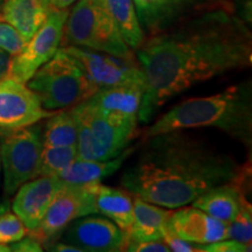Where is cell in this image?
Listing matches in <instances>:
<instances>
[{"label": "cell", "mask_w": 252, "mask_h": 252, "mask_svg": "<svg viewBox=\"0 0 252 252\" xmlns=\"http://www.w3.org/2000/svg\"><path fill=\"white\" fill-rule=\"evenodd\" d=\"M145 77L138 119L150 123L163 104L198 83L252 64L250 31L222 9L151 35L137 49Z\"/></svg>", "instance_id": "cell-1"}, {"label": "cell", "mask_w": 252, "mask_h": 252, "mask_svg": "<svg viewBox=\"0 0 252 252\" xmlns=\"http://www.w3.org/2000/svg\"><path fill=\"white\" fill-rule=\"evenodd\" d=\"M244 171L231 154L179 130L147 138L137 159L123 172L121 184L147 202L176 209L236 180Z\"/></svg>", "instance_id": "cell-2"}, {"label": "cell", "mask_w": 252, "mask_h": 252, "mask_svg": "<svg viewBox=\"0 0 252 252\" xmlns=\"http://www.w3.org/2000/svg\"><path fill=\"white\" fill-rule=\"evenodd\" d=\"M201 127L219 128L251 149V82H242L212 96L196 97L176 104L150 126L146 138L166 132Z\"/></svg>", "instance_id": "cell-3"}, {"label": "cell", "mask_w": 252, "mask_h": 252, "mask_svg": "<svg viewBox=\"0 0 252 252\" xmlns=\"http://www.w3.org/2000/svg\"><path fill=\"white\" fill-rule=\"evenodd\" d=\"M71 111L77 124L78 159H112L127 149L137 130V117L103 111L86 100Z\"/></svg>", "instance_id": "cell-4"}, {"label": "cell", "mask_w": 252, "mask_h": 252, "mask_svg": "<svg viewBox=\"0 0 252 252\" xmlns=\"http://www.w3.org/2000/svg\"><path fill=\"white\" fill-rule=\"evenodd\" d=\"M26 84L49 111L74 108L97 91L81 62L63 48L37 69Z\"/></svg>", "instance_id": "cell-5"}, {"label": "cell", "mask_w": 252, "mask_h": 252, "mask_svg": "<svg viewBox=\"0 0 252 252\" xmlns=\"http://www.w3.org/2000/svg\"><path fill=\"white\" fill-rule=\"evenodd\" d=\"M61 42L134 61L103 0H78L69 12Z\"/></svg>", "instance_id": "cell-6"}, {"label": "cell", "mask_w": 252, "mask_h": 252, "mask_svg": "<svg viewBox=\"0 0 252 252\" xmlns=\"http://www.w3.org/2000/svg\"><path fill=\"white\" fill-rule=\"evenodd\" d=\"M42 150V127L39 125L2 133L0 160L6 195H13L21 185L36 178Z\"/></svg>", "instance_id": "cell-7"}, {"label": "cell", "mask_w": 252, "mask_h": 252, "mask_svg": "<svg viewBox=\"0 0 252 252\" xmlns=\"http://www.w3.org/2000/svg\"><path fill=\"white\" fill-rule=\"evenodd\" d=\"M97 185L98 184H62L39 226L34 231H31L30 235L36 238L40 243L49 247L56 242L63 230L72 220L90 214H96L94 198Z\"/></svg>", "instance_id": "cell-8"}, {"label": "cell", "mask_w": 252, "mask_h": 252, "mask_svg": "<svg viewBox=\"0 0 252 252\" xmlns=\"http://www.w3.org/2000/svg\"><path fill=\"white\" fill-rule=\"evenodd\" d=\"M68 9H50L48 17L19 54L12 56L6 77L27 83L37 69L48 62L61 45Z\"/></svg>", "instance_id": "cell-9"}, {"label": "cell", "mask_w": 252, "mask_h": 252, "mask_svg": "<svg viewBox=\"0 0 252 252\" xmlns=\"http://www.w3.org/2000/svg\"><path fill=\"white\" fill-rule=\"evenodd\" d=\"M63 49L81 62L97 90L132 84L145 86L144 72L134 61L82 47L67 46Z\"/></svg>", "instance_id": "cell-10"}, {"label": "cell", "mask_w": 252, "mask_h": 252, "mask_svg": "<svg viewBox=\"0 0 252 252\" xmlns=\"http://www.w3.org/2000/svg\"><path fill=\"white\" fill-rule=\"evenodd\" d=\"M53 113L43 109L26 83L11 77L0 80V134L36 124Z\"/></svg>", "instance_id": "cell-11"}, {"label": "cell", "mask_w": 252, "mask_h": 252, "mask_svg": "<svg viewBox=\"0 0 252 252\" xmlns=\"http://www.w3.org/2000/svg\"><path fill=\"white\" fill-rule=\"evenodd\" d=\"M60 237L82 252H117L125 250V235L108 217L86 215L69 223Z\"/></svg>", "instance_id": "cell-12"}, {"label": "cell", "mask_w": 252, "mask_h": 252, "mask_svg": "<svg viewBox=\"0 0 252 252\" xmlns=\"http://www.w3.org/2000/svg\"><path fill=\"white\" fill-rule=\"evenodd\" d=\"M62 182L58 175H41L25 182L15 191L12 209L28 232L39 226Z\"/></svg>", "instance_id": "cell-13"}, {"label": "cell", "mask_w": 252, "mask_h": 252, "mask_svg": "<svg viewBox=\"0 0 252 252\" xmlns=\"http://www.w3.org/2000/svg\"><path fill=\"white\" fill-rule=\"evenodd\" d=\"M145 35H154L175 26L194 12L208 7L213 0H133Z\"/></svg>", "instance_id": "cell-14"}, {"label": "cell", "mask_w": 252, "mask_h": 252, "mask_svg": "<svg viewBox=\"0 0 252 252\" xmlns=\"http://www.w3.org/2000/svg\"><path fill=\"white\" fill-rule=\"evenodd\" d=\"M172 213L167 229L178 237L195 244H209L229 238V223L214 219L195 207Z\"/></svg>", "instance_id": "cell-15"}, {"label": "cell", "mask_w": 252, "mask_h": 252, "mask_svg": "<svg viewBox=\"0 0 252 252\" xmlns=\"http://www.w3.org/2000/svg\"><path fill=\"white\" fill-rule=\"evenodd\" d=\"M247 169L236 180L216 186L200 195L191 204L214 219L230 223L237 216L245 195L243 184L247 181Z\"/></svg>", "instance_id": "cell-16"}, {"label": "cell", "mask_w": 252, "mask_h": 252, "mask_svg": "<svg viewBox=\"0 0 252 252\" xmlns=\"http://www.w3.org/2000/svg\"><path fill=\"white\" fill-rule=\"evenodd\" d=\"M167 208L150 203L143 198H133V222L124 232L127 242H149L162 239L172 216Z\"/></svg>", "instance_id": "cell-17"}, {"label": "cell", "mask_w": 252, "mask_h": 252, "mask_svg": "<svg viewBox=\"0 0 252 252\" xmlns=\"http://www.w3.org/2000/svg\"><path fill=\"white\" fill-rule=\"evenodd\" d=\"M48 13L45 0H5L0 20L12 25L28 42L45 23Z\"/></svg>", "instance_id": "cell-18"}, {"label": "cell", "mask_w": 252, "mask_h": 252, "mask_svg": "<svg viewBox=\"0 0 252 252\" xmlns=\"http://www.w3.org/2000/svg\"><path fill=\"white\" fill-rule=\"evenodd\" d=\"M134 149H126L119 156L109 160L75 159L71 165L58 175L62 184L88 185L99 184L121 168Z\"/></svg>", "instance_id": "cell-19"}, {"label": "cell", "mask_w": 252, "mask_h": 252, "mask_svg": "<svg viewBox=\"0 0 252 252\" xmlns=\"http://www.w3.org/2000/svg\"><path fill=\"white\" fill-rule=\"evenodd\" d=\"M144 90L145 86L141 84L99 89L86 102L103 111L138 118Z\"/></svg>", "instance_id": "cell-20"}, {"label": "cell", "mask_w": 252, "mask_h": 252, "mask_svg": "<svg viewBox=\"0 0 252 252\" xmlns=\"http://www.w3.org/2000/svg\"><path fill=\"white\" fill-rule=\"evenodd\" d=\"M94 202L97 213L111 220L124 232L130 229L133 222V197L127 191L98 184Z\"/></svg>", "instance_id": "cell-21"}, {"label": "cell", "mask_w": 252, "mask_h": 252, "mask_svg": "<svg viewBox=\"0 0 252 252\" xmlns=\"http://www.w3.org/2000/svg\"><path fill=\"white\" fill-rule=\"evenodd\" d=\"M126 45L137 50L145 40L133 0H103Z\"/></svg>", "instance_id": "cell-22"}, {"label": "cell", "mask_w": 252, "mask_h": 252, "mask_svg": "<svg viewBox=\"0 0 252 252\" xmlns=\"http://www.w3.org/2000/svg\"><path fill=\"white\" fill-rule=\"evenodd\" d=\"M43 146H71L77 144V124L70 110L53 113L42 130Z\"/></svg>", "instance_id": "cell-23"}, {"label": "cell", "mask_w": 252, "mask_h": 252, "mask_svg": "<svg viewBox=\"0 0 252 252\" xmlns=\"http://www.w3.org/2000/svg\"><path fill=\"white\" fill-rule=\"evenodd\" d=\"M77 159V147L71 146H43L41 153L37 175H59L71 162Z\"/></svg>", "instance_id": "cell-24"}, {"label": "cell", "mask_w": 252, "mask_h": 252, "mask_svg": "<svg viewBox=\"0 0 252 252\" xmlns=\"http://www.w3.org/2000/svg\"><path fill=\"white\" fill-rule=\"evenodd\" d=\"M229 238L251 247L252 241V208L247 196L242 200L237 216L229 223Z\"/></svg>", "instance_id": "cell-25"}, {"label": "cell", "mask_w": 252, "mask_h": 252, "mask_svg": "<svg viewBox=\"0 0 252 252\" xmlns=\"http://www.w3.org/2000/svg\"><path fill=\"white\" fill-rule=\"evenodd\" d=\"M28 230L14 213L6 212L0 215V244L8 245L24 238Z\"/></svg>", "instance_id": "cell-26"}, {"label": "cell", "mask_w": 252, "mask_h": 252, "mask_svg": "<svg viewBox=\"0 0 252 252\" xmlns=\"http://www.w3.org/2000/svg\"><path fill=\"white\" fill-rule=\"evenodd\" d=\"M26 43L27 41L12 25L0 20V49L15 56L24 49Z\"/></svg>", "instance_id": "cell-27"}, {"label": "cell", "mask_w": 252, "mask_h": 252, "mask_svg": "<svg viewBox=\"0 0 252 252\" xmlns=\"http://www.w3.org/2000/svg\"><path fill=\"white\" fill-rule=\"evenodd\" d=\"M250 250V245L241 243V242L235 241L232 238H226L214 242V243L201 245V251L202 252H247Z\"/></svg>", "instance_id": "cell-28"}, {"label": "cell", "mask_w": 252, "mask_h": 252, "mask_svg": "<svg viewBox=\"0 0 252 252\" xmlns=\"http://www.w3.org/2000/svg\"><path fill=\"white\" fill-rule=\"evenodd\" d=\"M167 247L169 248V250L174 252H200L201 251V244H195L191 242L182 239L174 234H172L168 229L166 230L165 235L162 237Z\"/></svg>", "instance_id": "cell-29"}, {"label": "cell", "mask_w": 252, "mask_h": 252, "mask_svg": "<svg viewBox=\"0 0 252 252\" xmlns=\"http://www.w3.org/2000/svg\"><path fill=\"white\" fill-rule=\"evenodd\" d=\"M125 250L130 252H171L163 239L149 242H127Z\"/></svg>", "instance_id": "cell-30"}, {"label": "cell", "mask_w": 252, "mask_h": 252, "mask_svg": "<svg viewBox=\"0 0 252 252\" xmlns=\"http://www.w3.org/2000/svg\"><path fill=\"white\" fill-rule=\"evenodd\" d=\"M9 251L17 252H40L42 251V245L36 238L32 237L30 235L28 237L25 236L24 238L19 239L17 242L8 244Z\"/></svg>", "instance_id": "cell-31"}, {"label": "cell", "mask_w": 252, "mask_h": 252, "mask_svg": "<svg viewBox=\"0 0 252 252\" xmlns=\"http://www.w3.org/2000/svg\"><path fill=\"white\" fill-rule=\"evenodd\" d=\"M12 56L6 53L5 50L0 49V80L7 76L9 65H11Z\"/></svg>", "instance_id": "cell-32"}, {"label": "cell", "mask_w": 252, "mask_h": 252, "mask_svg": "<svg viewBox=\"0 0 252 252\" xmlns=\"http://www.w3.org/2000/svg\"><path fill=\"white\" fill-rule=\"evenodd\" d=\"M48 250L50 251H58V252H82V250L80 248H76L74 247V245L69 244V243H65V242H54V243H52L49 245Z\"/></svg>", "instance_id": "cell-33"}, {"label": "cell", "mask_w": 252, "mask_h": 252, "mask_svg": "<svg viewBox=\"0 0 252 252\" xmlns=\"http://www.w3.org/2000/svg\"><path fill=\"white\" fill-rule=\"evenodd\" d=\"M76 0H45L46 5L50 9H68Z\"/></svg>", "instance_id": "cell-34"}, {"label": "cell", "mask_w": 252, "mask_h": 252, "mask_svg": "<svg viewBox=\"0 0 252 252\" xmlns=\"http://www.w3.org/2000/svg\"><path fill=\"white\" fill-rule=\"evenodd\" d=\"M9 209V203L7 201H0V215H2V214L8 212Z\"/></svg>", "instance_id": "cell-35"}, {"label": "cell", "mask_w": 252, "mask_h": 252, "mask_svg": "<svg viewBox=\"0 0 252 252\" xmlns=\"http://www.w3.org/2000/svg\"><path fill=\"white\" fill-rule=\"evenodd\" d=\"M0 252H9V247H8V245L0 244Z\"/></svg>", "instance_id": "cell-36"}, {"label": "cell", "mask_w": 252, "mask_h": 252, "mask_svg": "<svg viewBox=\"0 0 252 252\" xmlns=\"http://www.w3.org/2000/svg\"><path fill=\"white\" fill-rule=\"evenodd\" d=\"M5 0H0V12H1V7H2V4H4Z\"/></svg>", "instance_id": "cell-37"}, {"label": "cell", "mask_w": 252, "mask_h": 252, "mask_svg": "<svg viewBox=\"0 0 252 252\" xmlns=\"http://www.w3.org/2000/svg\"><path fill=\"white\" fill-rule=\"evenodd\" d=\"M0 178H1V160H0Z\"/></svg>", "instance_id": "cell-38"}]
</instances>
